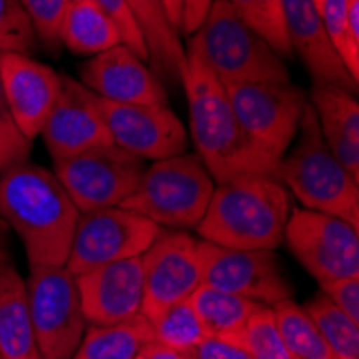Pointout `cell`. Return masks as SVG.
<instances>
[{
	"label": "cell",
	"mask_w": 359,
	"mask_h": 359,
	"mask_svg": "<svg viewBox=\"0 0 359 359\" xmlns=\"http://www.w3.org/2000/svg\"><path fill=\"white\" fill-rule=\"evenodd\" d=\"M181 84L187 97L189 134L194 153L201 157L215 183L241 175H273L278 161L260 151L241 127L224 84L209 69L198 46L189 37Z\"/></svg>",
	"instance_id": "obj_1"
},
{
	"label": "cell",
	"mask_w": 359,
	"mask_h": 359,
	"mask_svg": "<svg viewBox=\"0 0 359 359\" xmlns=\"http://www.w3.org/2000/svg\"><path fill=\"white\" fill-rule=\"evenodd\" d=\"M0 217L22 239L30 267H65L80 211L52 170L22 161L0 172Z\"/></svg>",
	"instance_id": "obj_2"
},
{
	"label": "cell",
	"mask_w": 359,
	"mask_h": 359,
	"mask_svg": "<svg viewBox=\"0 0 359 359\" xmlns=\"http://www.w3.org/2000/svg\"><path fill=\"white\" fill-rule=\"evenodd\" d=\"M290 215L288 191L265 172L215 183L196 231L205 241L235 250H276Z\"/></svg>",
	"instance_id": "obj_3"
},
{
	"label": "cell",
	"mask_w": 359,
	"mask_h": 359,
	"mask_svg": "<svg viewBox=\"0 0 359 359\" xmlns=\"http://www.w3.org/2000/svg\"><path fill=\"white\" fill-rule=\"evenodd\" d=\"M273 177L295 194L304 209L342 217L357 228L359 181L340 164L325 142L310 100L297 136L280 157Z\"/></svg>",
	"instance_id": "obj_4"
},
{
	"label": "cell",
	"mask_w": 359,
	"mask_h": 359,
	"mask_svg": "<svg viewBox=\"0 0 359 359\" xmlns=\"http://www.w3.org/2000/svg\"><path fill=\"white\" fill-rule=\"evenodd\" d=\"M191 39L222 84L290 80L282 56L241 22L231 0H213Z\"/></svg>",
	"instance_id": "obj_5"
},
{
	"label": "cell",
	"mask_w": 359,
	"mask_h": 359,
	"mask_svg": "<svg viewBox=\"0 0 359 359\" xmlns=\"http://www.w3.org/2000/svg\"><path fill=\"white\" fill-rule=\"evenodd\" d=\"M215 181L196 153L157 159L118 207H125L157 226L196 228L209 207Z\"/></svg>",
	"instance_id": "obj_6"
},
{
	"label": "cell",
	"mask_w": 359,
	"mask_h": 359,
	"mask_svg": "<svg viewBox=\"0 0 359 359\" xmlns=\"http://www.w3.org/2000/svg\"><path fill=\"white\" fill-rule=\"evenodd\" d=\"M26 292L41 359H72L86 332L76 276L67 267H30Z\"/></svg>",
	"instance_id": "obj_7"
},
{
	"label": "cell",
	"mask_w": 359,
	"mask_h": 359,
	"mask_svg": "<svg viewBox=\"0 0 359 359\" xmlns=\"http://www.w3.org/2000/svg\"><path fill=\"white\" fill-rule=\"evenodd\" d=\"M144 168V159L116 144H100L54 161V175L80 213L118 207L136 191Z\"/></svg>",
	"instance_id": "obj_8"
},
{
	"label": "cell",
	"mask_w": 359,
	"mask_h": 359,
	"mask_svg": "<svg viewBox=\"0 0 359 359\" xmlns=\"http://www.w3.org/2000/svg\"><path fill=\"white\" fill-rule=\"evenodd\" d=\"M250 140L271 159L288 151L308 106V95L290 80L224 84Z\"/></svg>",
	"instance_id": "obj_9"
},
{
	"label": "cell",
	"mask_w": 359,
	"mask_h": 359,
	"mask_svg": "<svg viewBox=\"0 0 359 359\" xmlns=\"http://www.w3.org/2000/svg\"><path fill=\"white\" fill-rule=\"evenodd\" d=\"M159 235L161 226L125 207L80 213L65 267L80 276L123 258L142 256Z\"/></svg>",
	"instance_id": "obj_10"
},
{
	"label": "cell",
	"mask_w": 359,
	"mask_h": 359,
	"mask_svg": "<svg viewBox=\"0 0 359 359\" xmlns=\"http://www.w3.org/2000/svg\"><path fill=\"white\" fill-rule=\"evenodd\" d=\"M284 239L318 284L359 278V235L351 222L302 207L290 211Z\"/></svg>",
	"instance_id": "obj_11"
},
{
	"label": "cell",
	"mask_w": 359,
	"mask_h": 359,
	"mask_svg": "<svg viewBox=\"0 0 359 359\" xmlns=\"http://www.w3.org/2000/svg\"><path fill=\"white\" fill-rule=\"evenodd\" d=\"M201 260L205 286L269 308L290 299V286L273 250H235L203 239Z\"/></svg>",
	"instance_id": "obj_12"
},
{
	"label": "cell",
	"mask_w": 359,
	"mask_h": 359,
	"mask_svg": "<svg viewBox=\"0 0 359 359\" xmlns=\"http://www.w3.org/2000/svg\"><path fill=\"white\" fill-rule=\"evenodd\" d=\"M144 302L142 316L151 320L161 310L189 299L203 284L201 241L187 233H164L140 256Z\"/></svg>",
	"instance_id": "obj_13"
},
{
	"label": "cell",
	"mask_w": 359,
	"mask_h": 359,
	"mask_svg": "<svg viewBox=\"0 0 359 359\" xmlns=\"http://www.w3.org/2000/svg\"><path fill=\"white\" fill-rule=\"evenodd\" d=\"M112 144L140 159H164L187 151V129L168 106L114 104L97 97Z\"/></svg>",
	"instance_id": "obj_14"
},
{
	"label": "cell",
	"mask_w": 359,
	"mask_h": 359,
	"mask_svg": "<svg viewBox=\"0 0 359 359\" xmlns=\"http://www.w3.org/2000/svg\"><path fill=\"white\" fill-rule=\"evenodd\" d=\"M86 325H116L142 314L144 282L140 256L123 258L76 276Z\"/></svg>",
	"instance_id": "obj_15"
},
{
	"label": "cell",
	"mask_w": 359,
	"mask_h": 359,
	"mask_svg": "<svg viewBox=\"0 0 359 359\" xmlns=\"http://www.w3.org/2000/svg\"><path fill=\"white\" fill-rule=\"evenodd\" d=\"M78 82L106 102L168 106L161 80L123 43L90 56L80 67Z\"/></svg>",
	"instance_id": "obj_16"
},
{
	"label": "cell",
	"mask_w": 359,
	"mask_h": 359,
	"mask_svg": "<svg viewBox=\"0 0 359 359\" xmlns=\"http://www.w3.org/2000/svg\"><path fill=\"white\" fill-rule=\"evenodd\" d=\"M54 161L74 157L100 144H112L97 108V95L78 80L62 76L58 100L39 134Z\"/></svg>",
	"instance_id": "obj_17"
},
{
	"label": "cell",
	"mask_w": 359,
	"mask_h": 359,
	"mask_svg": "<svg viewBox=\"0 0 359 359\" xmlns=\"http://www.w3.org/2000/svg\"><path fill=\"white\" fill-rule=\"evenodd\" d=\"M0 80L20 132L35 140L60 95L62 76L28 54L0 52Z\"/></svg>",
	"instance_id": "obj_18"
},
{
	"label": "cell",
	"mask_w": 359,
	"mask_h": 359,
	"mask_svg": "<svg viewBox=\"0 0 359 359\" xmlns=\"http://www.w3.org/2000/svg\"><path fill=\"white\" fill-rule=\"evenodd\" d=\"M280 7L292 52L297 50L314 82L334 84L353 93L357 82L327 37L316 0H280Z\"/></svg>",
	"instance_id": "obj_19"
},
{
	"label": "cell",
	"mask_w": 359,
	"mask_h": 359,
	"mask_svg": "<svg viewBox=\"0 0 359 359\" xmlns=\"http://www.w3.org/2000/svg\"><path fill=\"white\" fill-rule=\"evenodd\" d=\"M310 106L320 134L340 164L359 181V104L351 90L314 82Z\"/></svg>",
	"instance_id": "obj_20"
},
{
	"label": "cell",
	"mask_w": 359,
	"mask_h": 359,
	"mask_svg": "<svg viewBox=\"0 0 359 359\" xmlns=\"http://www.w3.org/2000/svg\"><path fill=\"white\" fill-rule=\"evenodd\" d=\"M0 357L41 359L32 330L26 280L9 260L0 263Z\"/></svg>",
	"instance_id": "obj_21"
},
{
	"label": "cell",
	"mask_w": 359,
	"mask_h": 359,
	"mask_svg": "<svg viewBox=\"0 0 359 359\" xmlns=\"http://www.w3.org/2000/svg\"><path fill=\"white\" fill-rule=\"evenodd\" d=\"M149 48V60L157 78L181 82L185 74V46L181 35L170 26L161 0H129Z\"/></svg>",
	"instance_id": "obj_22"
},
{
	"label": "cell",
	"mask_w": 359,
	"mask_h": 359,
	"mask_svg": "<svg viewBox=\"0 0 359 359\" xmlns=\"http://www.w3.org/2000/svg\"><path fill=\"white\" fill-rule=\"evenodd\" d=\"M60 46L80 56H95L121 46V35L95 0H72L60 26Z\"/></svg>",
	"instance_id": "obj_23"
},
{
	"label": "cell",
	"mask_w": 359,
	"mask_h": 359,
	"mask_svg": "<svg viewBox=\"0 0 359 359\" xmlns=\"http://www.w3.org/2000/svg\"><path fill=\"white\" fill-rule=\"evenodd\" d=\"M151 340V323L142 314L116 325H90L72 359H136Z\"/></svg>",
	"instance_id": "obj_24"
},
{
	"label": "cell",
	"mask_w": 359,
	"mask_h": 359,
	"mask_svg": "<svg viewBox=\"0 0 359 359\" xmlns=\"http://www.w3.org/2000/svg\"><path fill=\"white\" fill-rule=\"evenodd\" d=\"M191 306L198 314L205 334L211 338L237 342V336L241 334L243 325L248 323L250 314L256 310V302H250L245 297L224 292L211 286L201 284L189 297Z\"/></svg>",
	"instance_id": "obj_25"
},
{
	"label": "cell",
	"mask_w": 359,
	"mask_h": 359,
	"mask_svg": "<svg viewBox=\"0 0 359 359\" xmlns=\"http://www.w3.org/2000/svg\"><path fill=\"white\" fill-rule=\"evenodd\" d=\"M278 327L290 359H336L330 344L325 342L304 306L286 299L273 306Z\"/></svg>",
	"instance_id": "obj_26"
},
{
	"label": "cell",
	"mask_w": 359,
	"mask_h": 359,
	"mask_svg": "<svg viewBox=\"0 0 359 359\" xmlns=\"http://www.w3.org/2000/svg\"><path fill=\"white\" fill-rule=\"evenodd\" d=\"M336 359H359V325L351 320L325 292L304 306Z\"/></svg>",
	"instance_id": "obj_27"
},
{
	"label": "cell",
	"mask_w": 359,
	"mask_h": 359,
	"mask_svg": "<svg viewBox=\"0 0 359 359\" xmlns=\"http://www.w3.org/2000/svg\"><path fill=\"white\" fill-rule=\"evenodd\" d=\"M149 323H151L153 340L177 351L189 353L196 344H201L207 338L203 323L191 306V299L172 304L170 308L161 310L157 316H153Z\"/></svg>",
	"instance_id": "obj_28"
},
{
	"label": "cell",
	"mask_w": 359,
	"mask_h": 359,
	"mask_svg": "<svg viewBox=\"0 0 359 359\" xmlns=\"http://www.w3.org/2000/svg\"><path fill=\"white\" fill-rule=\"evenodd\" d=\"M235 13L256 35L263 37L278 56H290L292 46L288 41L280 0H231Z\"/></svg>",
	"instance_id": "obj_29"
},
{
	"label": "cell",
	"mask_w": 359,
	"mask_h": 359,
	"mask_svg": "<svg viewBox=\"0 0 359 359\" xmlns=\"http://www.w3.org/2000/svg\"><path fill=\"white\" fill-rule=\"evenodd\" d=\"M235 344L248 351L252 359H290L278 327L273 308L263 304H258L256 310L250 314Z\"/></svg>",
	"instance_id": "obj_30"
},
{
	"label": "cell",
	"mask_w": 359,
	"mask_h": 359,
	"mask_svg": "<svg viewBox=\"0 0 359 359\" xmlns=\"http://www.w3.org/2000/svg\"><path fill=\"white\" fill-rule=\"evenodd\" d=\"M320 18L323 26L327 30V37L344 62L346 72L357 82L359 80V46L351 39L346 28V9L348 0H320Z\"/></svg>",
	"instance_id": "obj_31"
},
{
	"label": "cell",
	"mask_w": 359,
	"mask_h": 359,
	"mask_svg": "<svg viewBox=\"0 0 359 359\" xmlns=\"http://www.w3.org/2000/svg\"><path fill=\"white\" fill-rule=\"evenodd\" d=\"M37 35L26 15L22 0H0V52L32 54Z\"/></svg>",
	"instance_id": "obj_32"
},
{
	"label": "cell",
	"mask_w": 359,
	"mask_h": 359,
	"mask_svg": "<svg viewBox=\"0 0 359 359\" xmlns=\"http://www.w3.org/2000/svg\"><path fill=\"white\" fill-rule=\"evenodd\" d=\"M32 30L48 48L60 46V26L72 0H22Z\"/></svg>",
	"instance_id": "obj_33"
},
{
	"label": "cell",
	"mask_w": 359,
	"mask_h": 359,
	"mask_svg": "<svg viewBox=\"0 0 359 359\" xmlns=\"http://www.w3.org/2000/svg\"><path fill=\"white\" fill-rule=\"evenodd\" d=\"M32 149V140H28L9 110L3 80H0V172H5L7 168L28 161Z\"/></svg>",
	"instance_id": "obj_34"
},
{
	"label": "cell",
	"mask_w": 359,
	"mask_h": 359,
	"mask_svg": "<svg viewBox=\"0 0 359 359\" xmlns=\"http://www.w3.org/2000/svg\"><path fill=\"white\" fill-rule=\"evenodd\" d=\"M97 7H100L116 26L121 43L127 46L134 54H138L144 62L149 60V48L144 41V35L140 30V24L136 20V13L129 5V0H95Z\"/></svg>",
	"instance_id": "obj_35"
},
{
	"label": "cell",
	"mask_w": 359,
	"mask_h": 359,
	"mask_svg": "<svg viewBox=\"0 0 359 359\" xmlns=\"http://www.w3.org/2000/svg\"><path fill=\"white\" fill-rule=\"evenodd\" d=\"M320 292H325L351 320L359 325V278H340L323 282Z\"/></svg>",
	"instance_id": "obj_36"
},
{
	"label": "cell",
	"mask_w": 359,
	"mask_h": 359,
	"mask_svg": "<svg viewBox=\"0 0 359 359\" xmlns=\"http://www.w3.org/2000/svg\"><path fill=\"white\" fill-rule=\"evenodd\" d=\"M189 355L194 359H252V355L243 351L239 344L211 338V336H207L201 344H196L189 351Z\"/></svg>",
	"instance_id": "obj_37"
},
{
	"label": "cell",
	"mask_w": 359,
	"mask_h": 359,
	"mask_svg": "<svg viewBox=\"0 0 359 359\" xmlns=\"http://www.w3.org/2000/svg\"><path fill=\"white\" fill-rule=\"evenodd\" d=\"M211 3L213 0H183V22H181L183 35L191 37L201 28Z\"/></svg>",
	"instance_id": "obj_38"
},
{
	"label": "cell",
	"mask_w": 359,
	"mask_h": 359,
	"mask_svg": "<svg viewBox=\"0 0 359 359\" xmlns=\"http://www.w3.org/2000/svg\"><path fill=\"white\" fill-rule=\"evenodd\" d=\"M142 359H194L189 353L185 351H177V348H170V346H164L155 340L147 342L140 351Z\"/></svg>",
	"instance_id": "obj_39"
},
{
	"label": "cell",
	"mask_w": 359,
	"mask_h": 359,
	"mask_svg": "<svg viewBox=\"0 0 359 359\" xmlns=\"http://www.w3.org/2000/svg\"><path fill=\"white\" fill-rule=\"evenodd\" d=\"M164 5L166 18L170 22V26L181 35V22H183V0H161Z\"/></svg>",
	"instance_id": "obj_40"
},
{
	"label": "cell",
	"mask_w": 359,
	"mask_h": 359,
	"mask_svg": "<svg viewBox=\"0 0 359 359\" xmlns=\"http://www.w3.org/2000/svg\"><path fill=\"white\" fill-rule=\"evenodd\" d=\"M346 28L351 39L359 46V0H348L346 9Z\"/></svg>",
	"instance_id": "obj_41"
},
{
	"label": "cell",
	"mask_w": 359,
	"mask_h": 359,
	"mask_svg": "<svg viewBox=\"0 0 359 359\" xmlns=\"http://www.w3.org/2000/svg\"><path fill=\"white\" fill-rule=\"evenodd\" d=\"M5 237H7V224L3 222V217H0V263H3V260H9L7 248H5Z\"/></svg>",
	"instance_id": "obj_42"
},
{
	"label": "cell",
	"mask_w": 359,
	"mask_h": 359,
	"mask_svg": "<svg viewBox=\"0 0 359 359\" xmlns=\"http://www.w3.org/2000/svg\"><path fill=\"white\" fill-rule=\"evenodd\" d=\"M316 5H318V7H320V0H316Z\"/></svg>",
	"instance_id": "obj_43"
},
{
	"label": "cell",
	"mask_w": 359,
	"mask_h": 359,
	"mask_svg": "<svg viewBox=\"0 0 359 359\" xmlns=\"http://www.w3.org/2000/svg\"><path fill=\"white\" fill-rule=\"evenodd\" d=\"M136 359H142V355H138V357H136Z\"/></svg>",
	"instance_id": "obj_44"
},
{
	"label": "cell",
	"mask_w": 359,
	"mask_h": 359,
	"mask_svg": "<svg viewBox=\"0 0 359 359\" xmlns=\"http://www.w3.org/2000/svg\"><path fill=\"white\" fill-rule=\"evenodd\" d=\"M0 359H3V357H0Z\"/></svg>",
	"instance_id": "obj_45"
}]
</instances>
